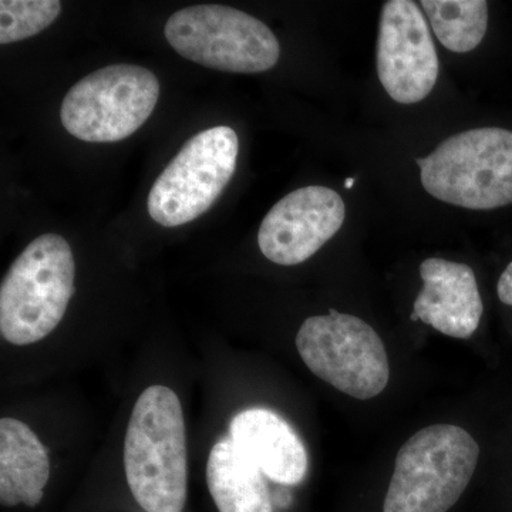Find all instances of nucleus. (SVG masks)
Returning a JSON list of instances; mask_svg holds the SVG:
<instances>
[{
    "label": "nucleus",
    "mask_w": 512,
    "mask_h": 512,
    "mask_svg": "<svg viewBox=\"0 0 512 512\" xmlns=\"http://www.w3.org/2000/svg\"><path fill=\"white\" fill-rule=\"evenodd\" d=\"M131 494L147 512H183L187 503V434L173 390L147 387L134 404L124 440Z\"/></svg>",
    "instance_id": "obj_1"
},
{
    "label": "nucleus",
    "mask_w": 512,
    "mask_h": 512,
    "mask_svg": "<svg viewBox=\"0 0 512 512\" xmlns=\"http://www.w3.org/2000/svg\"><path fill=\"white\" fill-rule=\"evenodd\" d=\"M76 264L69 242L40 235L13 261L0 286V333L28 346L59 326L74 293Z\"/></svg>",
    "instance_id": "obj_2"
},
{
    "label": "nucleus",
    "mask_w": 512,
    "mask_h": 512,
    "mask_svg": "<svg viewBox=\"0 0 512 512\" xmlns=\"http://www.w3.org/2000/svg\"><path fill=\"white\" fill-rule=\"evenodd\" d=\"M480 447L467 430L436 424L400 448L384 512H447L476 471Z\"/></svg>",
    "instance_id": "obj_3"
},
{
    "label": "nucleus",
    "mask_w": 512,
    "mask_h": 512,
    "mask_svg": "<svg viewBox=\"0 0 512 512\" xmlns=\"http://www.w3.org/2000/svg\"><path fill=\"white\" fill-rule=\"evenodd\" d=\"M421 184L431 197L488 211L512 204V131L487 127L444 140L427 157L416 158Z\"/></svg>",
    "instance_id": "obj_4"
},
{
    "label": "nucleus",
    "mask_w": 512,
    "mask_h": 512,
    "mask_svg": "<svg viewBox=\"0 0 512 512\" xmlns=\"http://www.w3.org/2000/svg\"><path fill=\"white\" fill-rule=\"evenodd\" d=\"M164 35L178 55L208 69L262 73L281 57V46L261 20L221 5H197L174 13Z\"/></svg>",
    "instance_id": "obj_5"
},
{
    "label": "nucleus",
    "mask_w": 512,
    "mask_h": 512,
    "mask_svg": "<svg viewBox=\"0 0 512 512\" xmlns=\"http://www.w3.org/2000/svg\"><path fill=\"white\" fill-rule=\"evenodd\" d=\"M296 349L313 375L357 400L379 396L389 383L383 340L365 320L348 313L330 309L329 315L306 319Z\"/></svg>",
    "instance_id": "obj_6"
},
{
    "label": "nucleus",
    "mask_w": 512,
    "mask_h": 512,
    "mask_svg": "<svg viewBox=\"0 0 512 512\" xmlns=\"http://www.w3.org/2000/svg\"><path fill=\"white\" fill-rule=\"evenodd\" d=\"M156 74L134 64H113L83 77L60 109L63 127L86 143H116L136 133L156 109Z\"/></svg>",
    "instance_id": "obj_7"
},
{
    "label": "nucleus",
    "mask_w": 512,
    "mask_h": 512,
    "mask_svg": "<svg viewBox=\"0 0 512 512\" xmlns=\"http://www.w3.org/2000/svg\"><path fill=\"white\" fill-rule=\"evenodd\" d=\"M238 151V136L231 127H212L195 134L151 188L150 217L167 228L197 220L234 177Z\"/></svg>",
    "instance_id": "obj_8"
},
{
    "label": "nucleus",
    "mask_w": 512,
    "mask_h": 512,
    "mask_svg": "<svg viewBox=\"0 0 512 512\" xmlns=\"http://www.w3.org/2000/svg\"><path fill=\"white\" fill-rule=\"evenodd\" d=\"M439 56L417 3H384L377 39V76L396 103L426 99L439 77Z\"/></svg>",
    "instance_id": "obj_9"
},
{
    "label": "nucleus",
    "mask_w": 512,
    "mask_h": 512,
    "mask_svg": "<svg viewBox=\"0 0 512 512\" xmlns=\"http://www.w3.org/2000/svg\"><path fill=\"white\" fill-rule=\"evenodd\" d=\"M338 192L326 187L299 188L276 202L258 232V245L276 265L293 266L312 258L345 222Z\"/></svg>",
    "instance_id": "obj_10"
},
{
    "label": "nucleus",
    "mask_w": 512,
    "mask_h": 512,
    "mask_svg": "<svg viewBox=\"0 0 512 512\" xmlns=\"http://www.w3.org/2000/svg\"><path fill=\"white\" fill-rule=\"evenodd\" d=\"M420 276L424 286L410 319H420L450 338L474 335L484 306L473 269L447 259L429 258L421 262Z\"/></svg>",
    "instance_id": "obj_11"
},
{
    "label": "nucleus",
    "mask_w": 512,
    "mask_h": 512,
    "mask_svg": "<svg viewBox=\"0 0 512 512\" xmlns=\"http://www.w3.org/2000/svg\"><path fill=\"white\" fill-rule=\"evenodd\" d=\"M231 440L264 476L278 484L301 483L308 454L295 430L278 414L248 409L231 421Z\"/></svg>",
    "instance_id": "obj_12"
},
{
    "label": "nucleus",
    "mask_w": 512,
    "mask_h": 512,
    "mask_svg": "<svg viewBox=\"0 0 512 512\" xmlns=\"http://www.w3.org/2000/svg\"><path fill=\"white\" fill-rule=\"evenodd\" d=\"M50 477L46 448L23 421L0 420V503L36 507Z\"/></svg>",
    "instance_id": "obj_13"
},
{
    "label": "nucleus",
    "mask_w": 512,
    "mask_h": 512,
    "mask_svg": "<svg viewBox=\"0 0 512 512\" xmlns=\"http://www.w3.org/2000/svg\"><path fill=\"white\" fill-rule=\"evenodd\" d=\"M207 483L220 512L274 511L264 474L232 440L220 441L212 447Z\"/></svg>",
    "instance_id": "obj_14"
},
{
    "label": "nucleus",
    "mask_w": 512,
    "mask_h": 512,
    "mask_svg": "<svg viewBox=\"0 0 512 512\" xmlns=\"http://www.w3.org/2000/svg\"><path fill=\"white\" fill-rule=\"evenodd\" d=\"M431 29L441 45L454 53H468L483 42L488 26L484 0H423Z\"/></svg>",
    "instance_id": "obj_15"
},
{
    "label": "nucleus",
    "mask_w": 512,
    "mask_h": 512,
    "mask_svg": "<svg viewBox=\"0 0 512 512\" xmlns=\"http://www.w3.org/2000/svg\"><path fill=\"white\" fill-rule=\"evenodd\" d=\"M57 0H2L0 2V43L20 42L49 28L60 15Z\"/></svg>",
    "instance_id": "obj_16"
},
{
    "label": "nucleus",
    "mask_w": 512,
    "mask_h": 512,
    "mask_svg": "<svg viewBox=\"0 0 512 512\" xmlns=\"http://www.w3.org/2000/svg\"><path fill=\"white\" fill-rule=\"evenodd\" d=\"M497 293L504 305L512 306V262L498 279Z\"/></svg>",
    "instance_id": "obj_17"
},
{
    "label": "nucleus",
    "mask_w": 512,
    "mask_h": 512,
    "mask_svg": "<svg viewBox=\"0 0 512 512\" xmlns=\"http://www.w3.org/2000/svg\"><path fill=\"white\" fill-rule=\"evenodd\" d=\"M355 181L356 180L353 177L352 178H348V180L345 181V187L349 188V190H350V188L353 187V184H355Z\"/></svg>",
    "instance_id": "obj_18"
}]
</instances>
